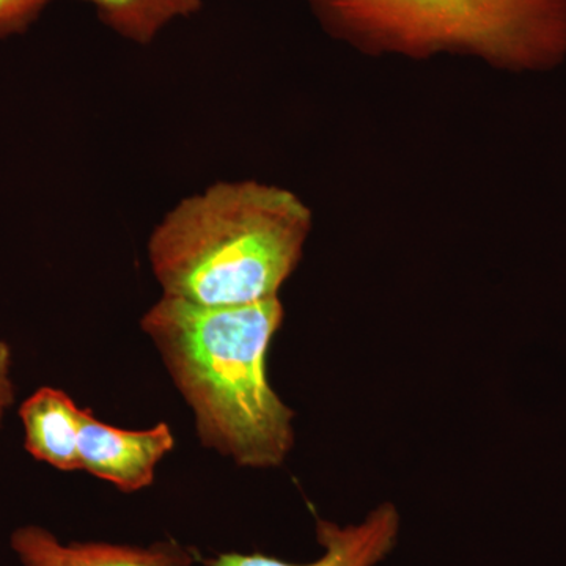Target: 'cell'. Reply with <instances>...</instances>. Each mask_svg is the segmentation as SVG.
<instances>
[{
	"instance_id": "6da1fadb",
	"label": "cell",
	"mask_w": 566,
	"mask_h": 566,
	"mask_svg": "<svg viewBox=\"0 0 566 566\" xmlns=\"http://www.w3.org/2000/svg\"><path fill=\"white\" fill-rule=\"evenodd\" d=\"M282 322L279 296L248 305L161 296L140 319L192 409L202 446L241 468H279L293 449L294 412L268 376Z\"/></svg>"
},
{
	"instance_id": "ba28073f",
	"label": "cell",
	"mask_w": 566,
	"mask_h": 566,
	"mask_svg": "<svg viewBox=\"0 0 566 566\" xmlns=\"http://www.w3.org/2000/svg\"><path fill=\"white\" fill-rule=\"evenodd\" d=\"M95 9L99 21L132 43L158 39L172 22L191 18L203 9V0H81Z\"/></svg>"
},
{
	"instance_id": "9c48e42d",
	"label": "cell",
	"mask_w": 566,
	"mask_h": 566,
	"mask_svg": "<svg viewBox=\"0 0 566 566\" xmlns=\"http://www.w3.org/2000/svg\"><path fill=\"white\" fill-rule=\"evenodd\" d=\"M51 0H0V40L28 31Z\"/></svg>"
},
{
	"instance_id": "30bf717a",
	"label": "cell",
	"mask_w": 566,
	"mask_h": 566,
	"mask_svg": "<svg viewBox=\"0 0 566 566\" xmlns=\"http://www.w3.org/2000/svg\"><path fill=\"white\" fill-rule=\"evenodd\" d=\"M13 401V353L10 345L0 337V428Z\"/></svg>"
},
{
	"instance_id": "3957f363",
	"label": "cell",
	"mask_w": 566,
	"mask_h": 566,
	"mask_svg": "<svg viewBox=\"0 0 566 566\" xmlns=\"http://www.w3.org/2000/svg\"><path fill=\"white\" fill-rule=\"evenodd\" d=\"M337 39L374 54H461L512 71L566 57V0H307Z\"/></svg>"
},
{
	"instance_id": "52a82bcc",
	"label": "cell",
	"mask_w": 566,
	"mask_h": 566,
	"mask_svg": "<svg viewBox=\"0 0 566 566\" xmlns=\"http://www.w3.org/2000/svg\"><path fill=\"white\" fill-rule=\"evenodd\" d=\"M82 408L62 389L41 387L20 408L29 455L62 472L81 471Z\"/></svg>"
},
{
	"instance_id": "7a4b0ae2",
	"label": "cell",
	"mask_w": 566,
	"mask_h": 566,
	"mask_svg": "<svg viewBox=\"0 0 566 566\" xmlns=\"http://www.w3.org/2000/svg\"><path fill=\"white\" fill-rule=\"evenodd\" d=\"M311 230V208L289 189L219 181L164 216L148 240V262L163 296L255 304L279 296Z\"/></svg>"
},
{
	"instance_id": "8992f818",
	"label": "cell",
	"mask_w": 566,
	"mask_h": 566,
	"mask_svg": "<svg viewBox=\"0 0 566 566\" xmlns=\"http://www.w3.org/2000/svg\"><path fill=\"white\" fill-rule=\"evenodd\" d=\"M22 566H192L197 554L177 542L151 546L104 542L62 543L48 528L24 526L10 536Z\"/></svg>"
},
{
	"instance_id": "277c9868",
	"label": "cell",
	"mask_w": 566,
	"mask_h": 566,
	"mask_svg": "<svg viewBox=\"0 0 566 566\" xmlns=\"http://www.w3.org/2000/svg\"><path fill=\"white\" fill-rule=\"evenodd\" d=\"M175 438L166 422L148 430H123L82 409L80 430L81 471L109 482L123 493L153 485L156 468L172 452Z\"/></svg>"
},
{
	"instance_id": "5b68a950",
	"label": "cell",
	"mask_w": 566,
	"mask_h": 566,
	"mask_svg": "<svg viewBox=\"0 0 566 566\" xmlns=\"http://www.w3.org/2000/svg\"><path fill=\"white\" fill-rule=\"evenodd\" d=\"M398 532V510L392 504H382L359 524L338 526L316 520V539L323 554L311 564H290L260 553H222L214 557L197 556V560L205 566H376L392 553Z\"/></svg>"
}]
</instances>
